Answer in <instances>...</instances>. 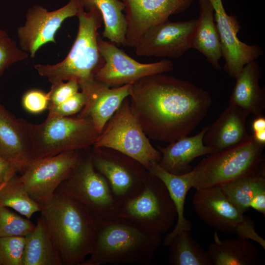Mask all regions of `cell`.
<instances>
[{
	"label": "cell",
	"mask_w": 265,
	"mask_h": 265,
	"mask_svg": "<svg viewBox=\"0 0 265 265\" xmlns=\"http://www.w3.org/2000/svg\"><path fill=\"white\" fill-rule=\"evenodd\" d=\"M131 85L111 87L94 79L80 86L87 100L77 117L90 119L101 133L109 119L129 96Z\"/></svg>",
	"instance_id": "obj_18"
},
{
	"label": "cell",
	"mask_w": 265,
	"mask_h": 265,
	"mask_svg": "<svg viewBox=\"0 0 265 265\" xmlns=\"http://www.w3.org/2000/svg\"><path fill=\"white\" fill-rule=\"evenodd\" d=\"M28 56V54L19 48L5 30L0 29V77L11 65Z\"/></svg>",
	"instance_id": "obj_33"
},
{
	"label": "cell",
	"mask_w": 265,
	"mask_h": 265,
	"mask_svg": "<svg viewBox=\"0 0 265 265\" xmlns=\"http://www.w3.org/2000/svg\"><path fill=\"white\" fill-rule=\"evenodd\" d=\"M157 74L131 84V109L149 138L171 143L187 135L207 115L210 94L192 83Z\"/></svg>",
	"instance_id": "obj_1"
},
{
	"label": "cell",
	"mask_w": 265,
	"mask_h": 265,
	"mask_svg": "<svg viewBox=\"0 0 265 265\" xmlns=\"http://www.w3.org/2000/svg\"><path fill=\"white\" fill-rule=\"evenodd\" d=\"M260 69L257 62L252 61L243 67L236 79L229 103L248 114L262 115L265 108V89L260 86Z\"/></svg>",
	"instance_id": "obj_22"
},
{
	"label": "cell",
	"mask_w": 265,
	"mask_h": 265,
	"mask_svg": "<svg viewBox=\"0 0 265 265\" xmlns=\"http://www.w3.org/2000/svg\"><path fill=\"white\" fill-rule=\"evenodd\" d=\"M252 135L256 141L261 144H265V130L254 132Z\"/></svg>",
	"instance_id": "obj_40"
},
{
	"label": "cell",
	"mask_w": 265,
	"mask_h": 265,
	"mask_svg": "<svg viewBox=\"0 0 265 265\" xmlns=\"http://www.w3.org/2000/svg\"><path fill=\"white\" fill-rule=\"evenodd\" d=\"M252 129L254 132L265 130V118L261 115L256 117L252 124Z\"/></svg>",
	"instance_id": "obj_39"
},
{
	"label": "cell",
	"mask_w": 265,
	"mask_h": 265,
	"mask_svg": "<svg viewBox=\"0 0 265 265\" xmlns=\"http://www.w3.org/2000/svg\"><path fill=\"white\" fill-rule=\"evenodd\" d=\"M25 236L0 238V265H23Z\"/></svg>",
	"instance_id": "obj_32"
},
{
	"label": "cell",
	"mask_w": 265,
	"mask_h": 265,
	"mask_svg": "<svg viewBox=\"0 0 265 265\" xmlns=\"http://www.w3.org/2000/svg\"><path fill=\"white\" fill-rule=\"evenodd\" d=\"M80 4V0H70L65 5L53 11L38 5L30 7L25 24L17 29L21 49L33 58L44 45L56 43L57 30L66 19L77 15Z\"/></svg>",
	"instance_id": "obj_14"
},
{
	"label": "cell",
	"mask_w": 265,
	"mask_h": 265,
	"mask_svg": "<svg viewBox=\"0 0 265 265\" xmlns=\"http://www.w3.org/2000/svg\"><path fill=\"white\" fill-rule=\"evenodd\" d=\"M159 178L166 186L175 205L177 216L174 228L163 239V244L168 246L175 236L182 231L191 230L192 224L184 215L186 194L192 186V173L175 175L164 169L158 162L153 161L148 170Z\"/></svg>",
	"instance_id": "obj_23"
},
{
	"label": "cell",
	"mask_w": 265,
	"mask_h": 265,
	"mask_svg": "<svg viewBox=\"0 0 265 265\" xmlns=\"http://www.w3.org/2000/svg\"><path fill=\"white\" fill-rule=\"evenodd\" d=\"M35 227L30 219L23 217L8 208L0 206V238L26 236Z\"/></svg>",
	"instance_id": "obj_31"
},
{
	"label": "cell",
	"mask_w": 265,
	"mask_h": 265,
	"mask_svg": "<svg viewBox=\"0 0 265 265\" xmlns=\"http://www.w3.org/2000/svg\"><path fill=\"white\" fill-rule=\"evenodd\" d=\"M169 246V263L172 265H212L207 251L191 235L182 231L173 238Z\"/></svg>",
	"instance_id": "obj_29"
},
{
	"label": "cell",
	"mask_w": 265,
	"mask_h": 265,
	"mask_svg": "<svg viewBox=\"0 0 265 265\" xmlns=\"http://www.w3.org/2000/svg\"><path fill=\"white\" fill-rule=\"evenodd\" d=\"M207 126L198 134L183 136L169 143L165 147L158 146L161 155L159 164L167 171L175 174L182 175L192 170L190 165L193 160L199 157L214 153L212 149L203 143V136Z\"/></svg>",
	"instance_id": "obj_21"
},
{
	"label": "cell",
	"mask_w": 265,
	"mask_h": 265,
	"mask_svg": "<svg viewBox=\"0 0 265 265\" xmlns=\"http://www.w3.org/2000/svg\"><path fill=\"white\" fill-rule=\"evenodd\" d=\"M21 121L31 144L33 160L88 150L101 133L92 121L86 118L48 115L39 124L22 118Z\"/></svg>",
	"instance_id": "obj_5"
},
{
	"label": "cell",
	"mask_w": 265,
	"mask_h": 265,
	"mask_svg": "<svg viewBox=\"0 0 265 265\" xmlns=\"http://www.w3.org/2000/svg\"><path fill=\"white\" fill-rule=\"evenodd\" d=\"M39 205L62 265H81L92 252L95 240L96 220L92 213L77 200L57 192Z\"/></svg>",
	"instance_id": "obj_2"
},
{
	"label": "cell",
	"mask_w": 265,
	"mask_h": 265,
	"mask_svg": "<svg viewBox=\"0 0 265 265\" xmlns=\"http://www.w3.org/2000/svg\"><path fill=\"white\" fill-rule=\"evenodd\" d=\"M87 10H84L80 2L77 15V35L66 57L55 64L34 66L38 73L47 78L52 84L74 79L80 87L93 81L96 72L104 64L98 44V29L103 23V17L94 6Z\"/></svg>",
	"instance_id": "obj_4"
},
{
	"label": "cell",
	"mask_w": 265,
	"mask_h": 265,
	"mask_svg": "<svg viewBox=\"0 0 265 265\" xmlns=\"http://www.w3.org/2000/svg\"><path fill=\"white\" fill-rule=\"evenodd\" d=\"M86 100L84 93L78 91L59 104L49 106L48 115L67 117L79 113L85 105Z\"/></svg>",
	"instance_id": "obj_34"
},
{
	"label": "cell",
	"mask_w": 265,
	"mask_h": 265,
	"mask_svg": "<svg viewBox=\"0 0 265 265\" xmlns=\"http://www.w3.org/2000/svg\"><path fill=\"white\" fill-rule=\"evenodd\" d=\"M248 115L229 104L217 119L207 126L203 139L204 144L215 152L244 140L249 136L245 125Z\"/></svg>",
	"instance_id": "obj_20"
},
{
	"label": "cell",
	"mask_w": 265,
	"mask_h": 265,
	"mask_svg": "<svg viewBox=\"0 0 265 265\" xmlns=\"http://www.w3.org/2000/svg\"><path fill=\"white\" fill-rule=\"evenodd\" d=\"M84 9L94 6L101 12L104 25L102 36L115 44L126 46L127 24L124 4L119 0H80Z\"/></svg>",
	"instance_id": "obj_27"
},
{
	"label": "cell",
	"mask_w": 265,
	"mask_h": 265,
	"mask_svg": "<svg viewBox=\"0 0 265 265\" xmlns=\"http://www.w3.org/2000/svg\"><path fill=\"white\" fill-rule=\"evenodd\" d=\"M99 49L105 62L96 72L94 79L109 87L132 84L149 75L165 73L173 69V62L168 59L142 63L135 60L115 43L98 38Z\"/></svg>",
	"instance_id": "obj_12"
},
{
	"label": "cell",
	"mask_w": 265,
	"mask_h": 265,
	"mask_svg": "<svg viewBox=\"0 0 265 265\" xmlns=\"http://www.w3.org/2000/svg\"><path fill=\"white\" fill-rule=\"evenodd\" d=\"M22 101L25 109L34 114L40 113L48 109L49 104L48 93L37 89L26 91L23 96Z\"/></svg>",
	"instance_id": "obj_36"
},
{
	"label": "cell",
	"mask_w": 265,
	"mask_h": 265,
	"mask_svg": "<svg viewBox=\"0 0 265 265\" xmlns=\"http://www.w3.org/2000/svg\"><path fill=\"white\" fill-rule=\"evenodd\" d=\"M90 154L95 169L107 180L120 205L139 193L148 171L141 163L109 148H94Z\"/></svg>",
	"instance_id": "obj_11"
},
{
	"label": "cell",
	"mask_w": 265,
	"mask_h": 265,
	"mask_svg": "<svg viewBox=\"0 0 265 265\" xmlns=\"http://www.w3.org/2000/svg\"><path fill=\"white\" fill-rule=\"evenodd\" d=\"M93 148L118 151L137 161L147 170L152 162H159L161 157L133 114L129 97L107 121Z\"/></svg>",
	"instance_id": "obj_7"
},
{
	"label": "cell",
	"mask_w": 265,
	"mask_h": 265,
	"mask_svg": "<svg viewBox=\"0 0 265 265\" xmlns=\"http://www.w3.org/2000/svg\"><path fill=\"white\" fill-rule=\"evenodd\" d=\"M213 238L207 251L212 265L261 264L259 252L249 239L237 237L222 240L216 232Z\"/></svg>",
	"instance_id": "obj_24"
},
{
	"label": "cell",
	"mask_w": 265,
	"mask_h": 265,
	"mask_svg": "<svg viewBox=\"0 0 265 265\" xmlns=\"http://www.w3.org/2000/svg\"><path fill=\"white\" fill-rule=\"evenodd\" d=\"M118 216L148 232L161 234L171 228L177 214L164 183L148 170L142 190L120 204Z\"/></svg>",
	"instance_id": "obj_8"
},
{
	"label": "cell",
	"mask_w": 265,
	"mask_h": 265,
	"mask_svg": "<svg viewBox=\"0 0 265 265\" xmlns=\"http://www.w3.org/2000/svg\"><path fill=\"white\" fill-rule=\"evenodd\" d=\"M250 208L265 215V189L258 192L252 197Z\"/></svg>",
	"instance_id": "obj_38"
},
{
	"label": "cell",
	"mask_w": 265,
	"mask_h": 265,
	"mask_svg": "<svg viewBox=\"0 0 265 265\" xmlns=\"http://www.w3.org/2000/svg\"><path fill=\"white\" fill-rule=\"evenodd\" d=\"M0 206L11 208L28 219L40 211V205L30 197L17 175L0 185Z\"/></svg>",
	"instance_id": "obj_30"
},
{
	"label": "cell",
	"mask_w": 265,
	"mask_h": 265,
	"mask_svg": "<svg viewBox=\"0 0 265 265\" xmlns=\"http://www.w3.org/2000/svg\"><path fill=\"white\" fill-rule=\"evenodd\" d=\"M26 237L23 265H62L57 248L40 216Z\"/></svg>",
	"instance_id": "obj_26"
},
{
	"label": "cell",
	"mask_w": 265,
	"mask_h": 265,
	"mask_svg": "<svg viewBox=\"0 0 265 265\" xmlns=\"http://www.w3.org/2000/svg\"><path fill=\"white\" fill-rule=\"evenodd\" d=\"M80 153L71 151L32 160L18 176L30 197L39 204L51 199L73 172Z\"/></svg>",
	"instance_id": "obj_13"
},
{
	"label": "cell",
	"mask_w": 265,
	"mask_h": 265,
	"mask_svg": "<svg viewBox=\"0 0 265 265\" xmlns=\"http://www.w3.org/2000/svg\"><path fill=\"white\" fill-rule=\"evenodd\" d=\"M55 192L80 202L92 213L96 221H105L118 216L120 204L112 194L106 178L95 169L90 153L80 154L71 175Z\"/></svg>",
	"instance_id": "obj_9"
},
{
	"label": "cell",
	"mask_w": 265,
	"mask_h": 265,
	"mask_svg": "<svg viewBox=\"0 0 265 265\" xmlns=\"http://www.w3.org/2000/svg\"><path fill=\"white\" fill-rule=\"evenodd\" d=\"M79 88V83L74 79L69 80L66 82L60 81L52 84L51 90L47 93L49 100V106L64 102L78 92Z\"/></svg>",
	"instance_id": "obj_35"
},
{
	"label": "cell",
	"mask_w": 265,
	"mask_h": 265,
	"mask_svg": "<svg viewBox=\"0 0 265 265\" xmlns=\"http://www.w3.org/2000/svg\"><path fill=\"white\" fill-rule=\"evenodd\" d=\"M0 154L19 172L33 160L31 144L22 122L0 102Z\"/></svg>",
	"instance_id": "obj_19"
},
{
	"label": "cell",
	"mask_w": 265,
	"mask_h": 265,
	"mask_svg": "<svg viewBox=\"0 0 265 265\" xmlns=\"http://www.w3.org/2000/svg\"><path fill=\"white\" fill-rule=\"evenodd\" d=\"M197 19L164 21L149 28L139 41L135 53L140 56L178 58L191 48Z\"/></svg>",
	"instance_id": "obj_15"
},
{
	"label": "cell",
	"mask_w": 265,
	"mask_h": 265,
	"mask_svg": "<svg viewBox=\"0 0 265 265\" xmlns=\"http://www.w3.org/2000/svg\"><path fill=\"white\" fill-rule=\"evenodd\" d=\"M265 144L253 135L231 147L209 154L192 169L195 189L221 186L236 179L256 174L263 162Z\"/></svg>",
	"instance_id": "obj_6"
},
{
	"label": "cell",
	"mask_w": 265,
	"mask_h": 265,
	"mask_svg": "<svg viewBox=\"0 0 265 265\" xmlns=\"http://www.w3.org/2000/svg\"><path fill=\"white\" fill-rule=\"evenodd\" d=\"M127 24L126 46L135 48L151 27L187 9L193 0H123Z\"/></svg>",
	"instance_id": "obj_17"
},
{
	"label": "cell",
	"mask_w": 265,
	"mask_h": 265,
	"mask_svg": "<svg viewBox=\"0 0 265 265\" xmlns=\"http://www.w3.org/2000/svg\"><path fill=\"white\" fill-rule=\"evenodd\" d=\"M194 209L207 224L238 237L252 239L265 249V240L258 234L252 218L241 212L226 197L220 186L196 189Z\"/></svg>",
	"instance_id": "obj_10"
},
{
	"label": "cell",
	"mask_w": 265,
	"mask_h": 265,
	"mask_svg": "<svg viewBox=\"0 0 265 265\" xmlns=\"http://www.w3.org/2000/svg\"><path fill=\"white\" fill-rule=\"evenodd\" d=\"M228 200L242 213L250 208L252 197L265 189L264 164L253 175L236 179L220 186Z\"/></svg>",
	"instance_id": "obj_28"
},
{
	"label": "cell",
	"mask_w": 265,
	"mask_h": 265,
	"mask_svg": "<svg viewBox=\"0 0 265 265\" xmlns=\"http://www.w3.org/2000/svg\"><path fill=\"white\" fill-rule=\"evenodd\" d=\"M199 17L192 37L191 48L202 53L216 70H221L222 53L214 20V10L209 0H199Z\"/></svg>",
	"instance_id": "obj_25"
},
{
	"label": "cell",
	"mask_w": 265,
	"mask_h": 265,
	"mask_svg": "<svg viewBox=\"0 0 265 265\" xmlns=\"http://www.w3.org/2000/svg\"><path fill=\"white\" fill-rule=\"evenodd\" d=\"M96 224L92 251L81 265L153 263L155 253L161 242V234L148 232L120 216L96 221Z\"/></svg>",
	"instance_id": "obj_3"
},
{
	"label": "cell",
	"mask_w": 265,
	"mask_h": 265,
	"mask_svg": "<svg viewBox=\"0 0 265 265\" xmlns=\"http://www.w3.org/2000/svg\"><path fill=\"white\" fill-rule=\"evenodd\" d=\"M214 10V20L219 35L222 57L225 60L223 70L236 79L244 66L263 55L258 45H247L238 38L240 26L236 16L228 15L222 0H209Z\"/></svg>",
	"instance_id": "obj_16"
},
{
	"label": "cell",
	"mask_w": 265,
	"mask_h": 265,
	"mask_svg": "<svg viewBox=\"0 0 265 265\" xmlns=\"http://www.w3.org/2000/svg\"><path fill=\"white\" fill-rule=\"evenodd\" d=\"M19 172L17 169L0 154V185Z\"/></svg>",
	"instance_id": "obj_37"
}]
</instances>
